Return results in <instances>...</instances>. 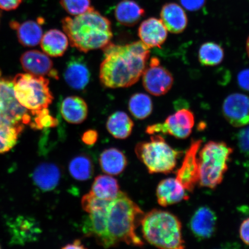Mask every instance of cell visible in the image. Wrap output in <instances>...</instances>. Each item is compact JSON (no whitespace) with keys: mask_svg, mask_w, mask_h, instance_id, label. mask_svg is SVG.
Returning <instances> with one entry per match:
<instances>
[{"mask_svg":"<svg viewBox=\"0 0 249 249\" xmlns=\"http://www.w3.org/2000/svg\"><path fill=\"white\" fill-rule=\"evenodd\" d=\"M141 225L144 239L155 247L165 249L185 248L181 222L169 212L152 210L144 214Z\"/></svg>","mask_w":249,"mask_h":249,"instance_id":"4","label":"cell"},{"mask_svg":"<svg viewBox=\"0 0 249 249\" xmlns=\"http://www.w3.org/2000/svg\"><path fill=\"white\" fill-rule=\"evenodd\" d=\"M16 98L30 111L48 108L53 101L49 89V80L45 77L30 73L18 74L13 80Z\"/></svg>","mask_w":249,"mask_h":249,"instance_id":"6","label":"cell"},{"mask_svg":"<svg viewBox=\"0 0 249 249\" xmlns=\"http://www.w3.org/2000/svg\"><path fill=\"white\" fill-rule=\"evenodd\" d=\"M216 216L209 207H202L195 212L190 222L194 234L198 239L211 237L215 231Z\"/></svg>","mask_w":249,"mask_h":249,"instance_id":"17","label":"cell"},{"mask_svg":"<svg viewBox=\"0 0 249 249\" xmlns=\"http://www.w3.org/2000/svg\"><path fill=\"white\" fill-rule=\"evenodd\" d=\"M158 204L166 207L189 198L186 190L176 178L163 179L159 183L157 189Z\"/></svg>","mask_w":249,"mask_h":249,"instance_id":"16","label":"cell"},{"mask_svg":"<svg viewBox=\"0 0 249 249\" xmlns=\"http://www.w3.org/2000/svg\"><path fill=\"white\" fill-rule=\"evenodd\" d=\"M98 137V132L95 130L91 129L87 130L83 134L82 139L83 142L86 144L91 145L97 142Z\"/></svg>","mask_w":249,"mask_h":249,"instance_id":"40","label":"cell"},{"mask_svg":"<svg viewBox=\"0 0 249 249\" xmlns=\"http://www.w3.org/2000/svg\"><path fill=\"white\" fill-rule=\"evenodd\" d=\"M105 58L99 71L103 85L109 89L127 88L138 82L150 55L142 41L124 45L111 42L102 48Z\"/></svg>","mask_w":249,"mask_h":249,"instance_id":"1","label":"cell"},{"mask_svg":"<svg viewBox=\"0 0 249 249\" xmlns=\"http://www.w3.org/2000/svg\"><path fill=\"white\" fill-rule=\"evenodd\" d=\"M239 233L242 241L249 246V217L242 223Z\"/></svg>","mask_w":249,"mask_h":249,"instance_id":"41","label":"cell"},{"mask_svg":"<svg viewBox=\"0 0 249 249\" xmlns=\"http://www.w3.org/2000/svg\"><path fill=\"white\" fill-rule=\"evenodd\" d=\"M91 74L88 67L79 59H74L67 65L64 72L65 82L76 90L85 89L89 82Z\"/></svg>","mask_w":249,"mask_h":249,"instance_id":"21","label":"cell"},{"mask_svg":"<svg viewBox=\"0 0 249 249\" xmlns=\"http://www.w3.org/2000/svg\"><path fill=\"white\" fill-rule=\"evenodd\" d=\"M247 51L249 58V36L248 37L247 42Z\"/></svg>","mask_w":249,"mask_h":249,"instance_id":"43","label":"cell"},{"mask_svg":"<svg viewBox=\"0 0 249 249\" xmlns=\"http://www.w3.org/2000/svg\"><path fill=\"white\" fill-rule=\"evenodd\" d=\"M238 141L241 150L244 153L249 155V126L239 132Z\"/></svg>","mask_w":249,"mask_h":249,"instance_id":"36","label":"cell"},{"mask_svg":"<svg viewBox=\"0 0 249 249\" xmlns=\"http://www.w3.org/2000/svg\"><path fill=\"white\" fill-rule=\"evenodd\" d=\"M11 27L17 31L18 41L21 45L27 47L38 45L41 40L43 31L39 23L29 20L19 23L12 21Z\"/></svg>","mask_w":249,"mask_h":249,"instance_id":"25","label":"cell"},{"mask_svg":"<svg viewBox=\"0 0 249 249\" xmlns=\"http://www.w3.org/2000/svg\"><path fill=\"white\" fill-rule=\"evenodd\" d=\"M129 110L137 119H145L153 110L152 99L145 93H136L129 99Z\"/></svg>","mask_w":249,"mask_h":249,"instance_id":"30","label":"cell"},{"mask_svg":"<svg viewBox=\"0 0 249 249\" xmlns=\"http://www.w3.org/2000/svg\"><path fill=\"white\" fill-rule=\"evenodd\" d=\"M144 215L141 208L125 193L119 192L107 210V231L114 247L120 242L133 247L144 245L136 233Z\"/></svg>","mask_w":249,"mask_h":249,"instance_id":"3","label":"cell"},{"mask_svg":"<svg viewBox=\"0 0 249 249\" xmlns=\"http://www.w3.org/2000/svg\"><path fill=\"white\" fill-rule=\"evenodd\" d=\"M120 192L117 179L110 175L96 177L90 191L96 197L107 201L114 200Z\"/></svg>","mask_w":249,"mask_h":249,"instance_id":"27","label":"cell"},{"mask_svg":"<svg viewBox=\"0 0 249 249\" xmlns=\"http://www.w3.org/2000/svg\"><path fill=\"white\" fill-rule=\"evenodd\" d=\"M145 14V9L135 0H122L118 3L114 11L118 22L127 27L135 26Z\"/></svg>","mask_w":249,"mask_h":249,"instance_id":"22","label":"cell"},{"mask_svg":"<svg viewBox=\"0 0 249 249\" xmlns=\"http://www.w3.org/2000/svg\"><path fill=\"white\" fill-rule=\"evenodd\" d=\"M1 14H0V20H1Z\"/></svg>","mask_w":249,"mask_h":249,"instance_id":"44","label":"cell"},{"mask_svg":"<svg viewBox=\"0 0 249 249\" xmlns=\"http://www.w3.org/2000/svg\"><path fill=\"white\" fill-rule=\"evenodd\" d=\"M11 227L13 239L21 244L32 240V236H34L32 235L36 232L37 230L33 221L24 217L17 218Z\"/></svg>","mask_w":249,"mask_h":249,"instance_id":"32","label":"cell"},{"mask_svg":"<svg viewBox=\"0 0 249 249\" xmlns=\"http://www.w3.org/2000/svg\"><path fill=\"white\" fill-rule=\"evenodd\" d=\"M222 113L226 120L236 127L249 124V97L242 93H234L224 101Z\"/></svg>","mask_w":249,"mask_h":249,"instance_id":"12","label":"cell"},{"mask_svg":"<svg viewBox=\"0 0 249 249\" xmlns=\"http://www.w3.org/2000/svg\"><path fill=\"white\" fill-rule=\"evenodd\" d=\"M31 113L34 118L30 125L34 129H42L44 127H55L58 124V121L50 115L48 108L31 111Z\"/></svg>","mask_w":249,"mask_h":249,"instance_id":"33","label":"cell"},{"mask_svg":"<svg viewBox=\"0 0 249 249\" xmlns=\"http://www.w3.org/2000/svg\"><path fill=\"white\" fill-rule=\"evenodd\" d=\"M20 62L23 70L28 73L58 79V72L53 68V63L44 53L38 51L25 52L21 55Z\"/></svg>","mask_w":249,"mask_h":249,"instance_id":"13","label":"cell"},{"mask_svg":"<svg viewBox=\"0 0 249 249\" xmlns=\"http://www.w3.org/2000/svg\"><path fill=\"white\" fill-rule=\"evenodd\" d=\"M24 128V126L0 120V154L6 153L15 147Z\"/></svg>","mask_w":249,"mask_h":249,"instance_id":"28","label":"cell"},{"mask_svg":"<svg viewBox=\"0 0 249 249\" xmlns=\"http://www.w3.org/2000/svg\"><path fill=\"white\" fill-rule=\"evenodd\" d=\"M238 83L242 89L249 91V69L243 70L239 72Z\"/></svg>","mask_w":249,"mask_h":249,"instance_id":"39","label":"cell"},{"mask_svg":"<svg viewBox=\"0 0 249 249\" xmlns=\"http://www.w3.org/2000/svg\"><path fill=\"white\" fill-rule=\"evenodd\" d=\"M135 151L150 174L172 172L182 154L170 147L160 135L151 136L150 142L138 143Z\"/></svg>","mask_w":249,"mask_h":249,"instance_id":"7","label":"cell"},{"mask_svg":"<svg viewBox=\"0 0 249 249\" xmlns=\"http://www.w3.org/2000/svg\"><path fill=\"white\" fill-rule=\"evenodd\" d=\"M160 20L167 31L173 34H180L186 29L188 18L182 6L175 2L165 4L160 11Z\"/></svg>","mask_w":249,"mask_h":249,"instance_id":"18","label":"cell"},{"mask_svg":"<svg viewBox=\"0 0 249 249\" xmlns=\"http://www.w3.org/2000/svg\"><path fill=\"white\" fill-rule=\"evenodd\" d=\"M0 248H1V246H0Z\"/></svg>","mask_w":249,"mask_h":249,"instance_id":"45","label":"cell"},{"mask_svg":"<svg viewBox=\"0 0 249 249\" xmlns=\"http://www.w3.org/2000/svg\"><path fill=\"white\" fill-rule=\"evenodd\" d=\"M144 89L151 95L160 96L166 94L172 88L174 78L169 71L160 66V61L153 57L142 74Z\"/></svg>","mask_w":249,"mask_h":249,"instance_id":"10","label":"cell"},{"mask_svg":"<svg viewBox=\"0 0 249 249\" xmlns=\"http://www.w3.org/2000/svg\"><path fill=\"white\" fill-rule=\"evenodd\" d=\"M61 113L68 123L80 124L83 123L88 116V105L80 96H68L62 102Z\"/></svg>","mask_w":249,"mask_h":249,"instance_id":"19","label":"cell"},{"mask_svg":"<svg viewBox=\"0 0 249 249\" xmlns=\"http://www.w3.org/2000/svg\"><path fill=\"white\" fill-rule=\"evenodd\" d=\"M62 249H85L84 245L82 244V242L79 239H76L71 244H68L65 247L62 248Z\"/></svg>","mask_w":249,"mask_h":249,"instance_id":"42","label":"cell"},{"mask_svg":"<svg viewBox=\"0 0 249 249\" xmlns=\"http://www.w3.org/2000/svg\"><path fill=\"white\" fill-rule=\"evenodd\" d=\"M32 116L16 98L13 82L3 77L0 71V120L24 127L32 122Z\"/></svg>","mask_w":249,"mask_h":249,"instance_id":"8","label":"cell"},{"mask_svg":"<svg viewBox=\"0 0 249 249\" xmlns=\"http://www.w3.org/2000/svg\"><path fill=\"white\" fill-rule=\"evenodd\" d=\"M61 22L71 46L80 52L104 48L113 38L110 21L93 7L74 18H64Z\"/></svg>","mask_w":249,"mask_h":249,"instance_id":"2","label":"cell"},{"mask_svg":"<svg viewBox=\"0 0 249 249\" xmlns=\"http://www.w3.org/2000/svg\"><path fill=\"white\" fill-rule=\"evenodd\" d=\"M61 172L55 164L43 163L39 165L33 174V181L40 190L51 191L58 185Z\"/></svg>","mask_w":249,"mask_h":249,"instance_id":"20","label":"cell"},{"mask_svg":"<svg viewBox=\"0 0 249 249\" xmlns=\"http://www.w3.org/2000/svg\"><path fill=\"white\" fill-rule=\"evenodd\" d=\"M194 124V113L183 108L168 117L164 123L148 126L146 132L150 135L158 133L169 134L177 139H185L191 135Z\"/></svg>","mask_w":249,"mask_h":249,"instance_id":"9","label":"cell"},{"mask_svg":"<svg viewBox=\"0 0 249 249\" xmlns=\"http://www.w3.org/2000/svg\"><path fill=\"white\" fill-rule=\"evenodd\" d=\"M69 171L74 179L83 181L91 178L94 170L91 159L85 155H80L71 161Z\"/></svg>","mask_w":249,"mask_h":249,"instance_id":"31","label":"cell"},{"mask_svg":"<svg viewBox=\"0 0 249 249\" xmlns=\"http://www.w3.org/2000/svg\"><path fill=\"white\" fill-rule=\"evenodd\" d=\"M60 3L68 14L74 17L85 13L92 7L91 0H60Z\"/></svg>","mask_w":249,"mask_h":249,"instance_id":"34","label":"cell"},{"mask_svg":"<svg viewBox=\"0 0 249 249\" xmlns=\"http://www.w3.org/2000/svg\"><path fill=\"white\" fill-rule=\"evenodd\" d=\"M182 7L189 11L200 10L206 2V0H179Z\"/></svg>","mask_w":249,"mask_h":249,"instance_id":"37","label":"cell"},{"mask_svg":"<svg viewBox=\"0 0 249 249\" xmlns=\"http://www.w3.org/2000/svg\"><path fill=\"white\" fill-rule=\"evenodd\" d=\"M202 144V140H193L191 146L186 151L181 167L177 170L176 179L186 191H194L200 179L197 154Z\"/></svg>","mask_w":249,"mask_h":249,"instance_id":"11","label":"cell"},{"mask_svg":"<svg viewBox=\"0 0 249 249\" xmlns=\"http://www.w3.org/2000/svg\"><path fill=\"white\" fill-rule=\"evenodd\" d=\"M167 30L160 19L149 18L142 21L139 28L141 41L148 48H160L166 41Z\"/></svg>","mask_w":249,"mask_h":249,"instance_id":"15","label":"cell"},{"mask_svg":"<svg viewBox=\"0 0 249 249\" xmlns=\"http://www.w3.org/2000/svg\"><path fill=\"white\" fill-rule=\"evenodd\" d=\"M111 201L102 200L89 192V194L83 196L82 205L83 209L89 213L93 211L108 207Z\"/></svg>","mask_w":249,"mask_h":249,"instance_id":"35","label":"cell"},{"mask_svg":"<svg viewBox=\"0 0 249 249\" xmlns=\"http://www.w3.org/2000/svg\"><path fill=\"white\" fill-rule=\"evenodd\" d=\"M224 57L223 49L214 42L204 43L199 49L198 60L204 66H216L223 61Z\"/></svg>","mask_w":249,"mask_h":249,"instance_id":"29","label":"cell"},{"mask_svg":"<svg viewBox=\"0 0 249 249\" xmlns=\"http://www.w3.org/2000/svg\"><path fill=\"white\" fill-rule=\"evenodd\" d=\"M99 163L103 171L110 176H118L127 166V159L122 151L110 148L102 152Z\"/></svg>","mask_w":249,"mask_h":249,"instance_id":"24","label":"cell"},{"mask_svg":"<svg viewBox=\"0 0 249 249\" xmlns=\"http://www.w3.org/2000/svg\"><path fill=\"white\" fill-rule=\"evenodd\" d=\"M108 208L93 211L89 213L83 228L84 232L87 235L93 236L98 244L107 248L114 247L107 231Z\"/></svg>","mask_w":249,"mask_h":249,"instance_id":"14","label":"cell"},{"mask_svg":"<svg viewBox=\"0 0 249 249\" xmlns=\"http://www.w3.org/2000/svg\"><path fill=\"white\" fill-rule=\"evenodd\" d=\"M232 152L224 142L211 141L204 146L199 152L200 186L213 189L222 182Z\"/></svg>","mask_w":249,"mask_h":249,"instance_id":"5","label":"cell"},{"mask_svg":"<svg viewBox=\"0 0 249 249\" xmlns=\"http://www.w3.org/2000/svg\"><path fill=\"white\" fill-rule=\"evenodd\" d=\"M134 123L128 115L123 111L115 112L108 118L107 127L114 138L125 139L131 135Z\"/></svg>","mask_w":249,"mask_h":249,"instance_id":"26","label":"cell"},{"mask_svg":"<svg viewBox=\"0 0 249 249\" xmlns=\"http://www.w3.org/2000/svg\"><path fill=\"white\" fill-rule=\"evenodd\" d=\"M69 45L68 37L62 31L50 30L42 36L40 46L43 51L51 57H59L63 55Z\"/></svg>","mask_w":249,"mask_h":249,"instance_id":"23","label":"cell"},{"mask_svg":"<svg viewBox=\"0 0 249 249\" xmlns=\"http://www.w3.org/2000/svg\"><path fill=\"white\" fill-rule=\"evenodd\" d=\"M22 1L23 0H0V9L6 11L15 10Z\"/></svg>","mask_w":249,"mask_h":249,"instance_id":"38","label":"cell"}]
</instances>
